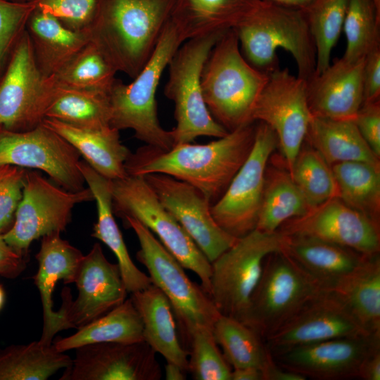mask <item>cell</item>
Returning <instances> with one entry per match:
<instances>
[{
	"mask_svg": "<svg viewBox=\"0 0 380 380\" xmlns=\"http://www.w3.org/2000/svg\"><path fill=\"white\" fill-rule=\"evenodd\" d=\"M42 124L67 140L101 175L110 180L127 175L125 163L131 151L121 143L118 129L82 128L50 118Z\"/></svg>",
	"mask_w": 380,
	"mask_h": 380,
	"instance_id": "27",
	"label": "cell"
},
{
	"mask_svg": "<svg viewBox=\"0 0 380 380\" xmlns=\"http://www.w3.org/2000/svg\"><path fill=\"white\" fill-rule=\"evenodd\" d=\"M78 166L96 203L97 221L94 225L91 236L104 243L115 255L128 293H132L148 287L152 284L151 279L132 262L114 218L111 180L101 175L84 160H80Z\"/></svg>",
	"mask_w": 380,
	"mask_h": 380,
	"instance_id": "24",
	"label": "cell"
},
{
	"mask_svg": "<svg viewBox=\"0 0 380 380\" xmlns=\"http://www.w3.org/2000/svg\"><path fill=\"white\" fill-rule=\"evenodd\" d=\"M353 121L374 153L380 157V100L364 102Z\"/></svg>",
	"mask_w": 380,
	"mask_h": 380,
	"instance_id": "46",
	"label": "cell"
},
{
	"mask_svg": "<svg viewBox=\"0 0 380 380\" xmlns=\"http://www.w3.org/2000/svg\"><path fill=\"white\" fill-rule=\"evenodd\" d=\"M45 118L87 129L110 127L109 94L69 87L48 77Z\"/></svg>",
	"mask_w": 380,
	"mask_h": 380,
	"instance_id": "31",
	"label": "cell"
},
{
	"mask_svg": "<svg viewBox=\"0 0 380 380\" xmlns=\"http://www.w3.org/2000/svg\"><path fill=\"white\" fill-rule=\"evenodd\" d=\"M4 292L2 287L0 286V310L3 307L4 303Z\"/></svg>",
	"mask_w": 380,
	"mask_h": 380,
	"instance_id": "54",
	"label": "cell"
},
{
	"mask_svg": "<svg viewBox=\"0 0 380 380\" xmlns=\"http://www.w3.org/2000/svg\"><path fill=\"white\" fill-rule=\"evenodd\" d=\"M48 82L25 31L0 77V129L25 132L41 125L48 104Z\"/></svg>",
	"mask_w": 380,
	"mask_h": 380,
	"instance_id": "15",
	"label": "cell"
},
{
	"mask_svg": "<svg viewBox=\"0 0 380 380\" xmlns=\"http://www.w3.org/2000/svg\"><path fill=\"white\" fill-rule=\"evenodd\" d=\"M80 156L67 140L42 123L25 132L0 129V166L39 169L65 190L85 188L78 166Z\"/></svg>",
	"mask_w": 380,
	"mask_h": 380,
	"instance_id": "14",
	"label": "cell"
},
{
	"mask_svg": "<svg viewBox=\"0 0 380 380\" xmlns=\"http://www.w3.org/2000/svg\"><path fill=\"white\" fill-rule=\"evenodd\" d=\"M264 380H305L306 377L276 363L272 356L262 369Z\"/></svg>",
	"mask_w": 380,
	"mask_h": 380,
	"instance_id": "50",
	"label": "cell"
},
{
	"mask_svg": "<svg viewBox=\"0 0 380 380\" xmlns=\"http://www.w3.org/2000/svg\"><path fill=\"white\" fill-rule=\"evenodd\" d=\"M281 251L324 290L334 288L358 268L367 257L336 243L302 236L286 235Z\"/></svg>",
	"mask_w": 380,
	"mask_h": 380,
	"instance_id": "25",
	"label": "cell"
},
{
	"mask_svg": "<svg viewBox=\"0 0 380 380\" xmlns=\"http://www.w3.org/2000/svg\"><path fill=\"white\" fill-rule=\"evenodd\" d=\"M312 116L306 80L292 75L286 68L270 72L253 107L252 120L274 130L289 172L303 144Z\"/></svg>",
	"mask_w": 380,
	"mask_h": 380,
	"instance_id": "13",
	"label": "cell"
},
{
	"mask_svg": "<svg viewBox=\"0 0 380 380\" xmlns=\"http://www.w3.org/2000/svg\"><path fill=\"white\" fill-rule=\"evenodd\" d=\"M257 122L245 124L224 137L204 144L183 143L164 151L148 145L129 154V175L162 173L198 189L215 203L248 158L254 144Z\"/></svg>",
	"mask_w": 380,
	"mask_h": 380,
	"instance_id": "1",
	"label": "cell"
},
{
	"mask_svg": "<svg viewBox=\"0 0 380 380\" xmlns=\"http://www.w3.org/2000/svg\"><path fill=\"white\" fill-rule=\"evenodd\" d=\"M27 171L14 165L0 166V234L13 223Z\"/></svg>",
	"mask_w": 380,
	"mask_h": 380,
	"instance_id": "45",
	"label": "cell"
},
{
	"mask_svg": "<svg viewBox=\"0 0 380 380\" xmlns=\"http://www.w3.org/2000/svg\"><path fill=\"white\" fill-rule=\"evenodd\" d=\"M362 82L363 103L380 100V46L365 57Z\"/></svg>",
	"mask_w": 380,
	"mask_h": 380,
	"instance_id": "47",
	"label": "cell"
},
{
	"mask_svg": "<svg viewBox=\"0 0 380 380\" xmlns=\"http://www.w3.org/2000/svg\"><path fill=\"white\" fill-rule=\"evenodd\" d=\"M324 289L283 251L268 255L240 322L264 340Z\"/></svg>",
	"mask_w": 380,
	"mask_h": 380,
	"instance_id": "9",
	"label": "cell"
},
{
	"mask_svg": "<svg viewBox=\"0 0 380 380\" xmlns=\"http://www.w3.org/2000/svg\"><path fill=\"white\" fill-rule=\"evenodd\" d=\"M122 220L139 240L137 260L172 307L182 345L188 353L192 334L199 328L213 329L220 314L202 286L189 278L182 265L148 228L133 217Z\"/></svg>",
	"mask_w": 380,
	"mask_h": 380,
	"instance_id": "6",
	"label": "cell"
},
{
	"mask_svg": "<svg viewBox=\"0 0 380 380\" xmlns=\"http://www.w3.org/2000/svg\"><path fill=\"white\" fill-rule=\"evenodd\" d=\"M358 378L364 380H380V347L370 353L362 362Z\"/></svg>",
	"mask_w": 380,
	"mask_h": 380,
	"instance_id": "49",
	"label": "cell"
},
{
	"mask_svg": "<svg viewBox=\"0 0 380 380\" xmlns=\"http://www.w3.org/2000/svg\"><path fill=\"white\" fill-rule=\"evenodd\" d=\"M284 6L305 10L314 0H265Z\"/></svg>",
	"mask_w": 380,
	"mask_h": 380,
	"instance_id": "53",
	"label": "cell"
},
{
	"mask_svg": "<svg viewBox=\"0 0 380 380\" xmlns=\"http://www.w3.org/2000/svg\"><path fill=\"white\" fill-rule=\"evenodd\" d=\"M13 2H26L27 0H7Z\"/></svg>",
	"mask_w": 380,
	"mask_h": 380,
	"instance_id": "55",
	"label": "cell"
},
{
	"mask_svg": "<svg viewBox=\"0 0 380 380\" xmlns=\"http://www.w3.org/2000/svg\"><path fill=\"white\" fill-rule=\"evenodd\" d=\"M289 236L316 238L372 256L380 251L379 223L334 197L277 230Z\"/></svg>",
	"mask_w": 380,
	"mask_h": 380,
	"instance_id": "16",
	"label": "cell"
},
{
	"mask_svg": "<svg viewBox=\"0 0 380 380\" xmlns=\"http://www.w3.org/2000/svg\"><path fill=\"white\" fill-rule=\"evenodd\" d=\"M35 6L28 1L0 0V77L15 46L26 31Z\"/></svg>",
	"mask_w": 380,
	"mask_h": 380,
	"instance_id": "43",
	"label": "cell"
},
{
	"mask_svg": "<svg viewBox=\"0 0 380 380\" xmlns=\"http://www.w3.org/2000/svg\"><path fill=\"white\" fill-rule=\"evenodd\" d=\"M380 0H349L343 22L347 45L345 60L363 58L380 46Z\"/></svg>",
	"mask_w": 380,
	"mask_h": 380,
	"instance_id": "40",
	"label": "cell"
},
{
	"mask_svg": "<svg viewBox=\"0 0 380 380\" xmlns=\"http://www.w3.org/2000/svg\"><path fill=\"white\" fill-rule=\"evenodd\" d=\"M305 140L331 166L348 161H362L380 166L379 158L365 141L353 120L312 115Z\"/></svg>",
	"mask_w": 380,
	"mask_h": 380,
	"instance_id": "30",
	"label": "cell"
},
{
	"mask_svg": "<svg viewBox=\"0 0 380 380\" xmlns=\"http://www.w3.org/2000/svg\"><path fill=\"white\" fill-rule=\"evenodd\" d=\"M78 296L72 299L70 289L62 291L66 324L77 329L96 319L121 304L127 298V291L118 263L110 262L101 245L95 243L84 255L75 282Z\"/></svg>",
	"mask_w": 380,
	"mask_h": 380,
	"instance_id": "18",
	"label": "cell"
},
{
	"mask_svg": "<svg viewBox=\"0 0 380 380\" xmlns=\"http://www.w3.org/2000/svg\"><path fill=\"white\" fill-rule=\"evenodd\" d=\"M365 58L349 61L341 58L307 83V99L312 115L353 120L363 103Z\"/></svg>",
	"mask_w": 380,
	"mask_h": 380,
	"instance_id": "22",
	"label": "cell"
},
{
	"mask_svg": "<svg viewBox=\"0 0 380 380\" xmlns=\"http://www.w3.org/2000/svg\"><path fill=\"white\" fill-rule=\"evenodd\" d=\"M184 42L170 18L152 56L133 82L127 84L115 80L109 92L111 127L132 129L138 140L164 151L175 146L171 131L160 124L156 91L165 69Z\"/></svg>",
	"mask_w": 380,
	"mask_h": 380,
	"instance_id": "4",
	"label": "cell"
},
{
	"mask_svg": "<svg viewBox=\"0 0 380 380\" xmlns=\"http://www.w3.org/2000/svg\"><path fill=\"white\" fill-rule=\"evenodd\" d=\"M163 206L175 217L212 262L238 239L214 220L211 203L196 187L162 173L144 176Z\"/></svg>",
	"mask_w": 380,
	"mask_h": 380,
	"instance_id": "17",
	"label": "cell"
},
{
	"mask_svg": "<svg viewBox=\"0 0 380 380\" xmlns=\"http://www.w3.org/2000/svg\"><path fill=\"white\" fill-rule=\"evenodd\" d=\"M362 335L370 334L362 329L334 293L324 290L267 336L264 342L272 354L298 346Z\"/></svg>",
	"mask_w": 380,
	"mask_h": 380,
	"instance_id": "19",
	"label": "cell"
},
{
	"mask_svg": "<svg viewBox=\"0 0 380 380\" xmlns=\"http://www.w3.org/2000/svg\"><path fill=\"white\" fill-rule=\"evenodd\" d=\"M349 0H314L304 10L316 49V68L319 74L330 65L331 51L343 29Z\"/></svg>",
	"mask_w": 380,
	"mask_h": 380,
	"instance_id": "39",
	"label": "cell"
},
{
	"mask_svg": "<svg viewBox=\"0 0 380 380\" xmlns=\"http://www.w3.org/2000/svg\"><path fill=\"white\" fill-rule=\"evenodd\" d=\"M53 232L42 236L40 249L35 255L39 263L38 271L34 276L42 305L43 329L41 343L50 346L54 335L68 329L61 308L53 310L52 293L58 280L64 284L74 283L84 255Z\"/></svg>",
	"mask_w": 380,
	"mask_h": 380,
	"instance_id": "23",
	"label": "cell"
},
{
	"mask_svg": "<svg viewBox=\"0 0 380 380\" xmlns=\"http://www.w3.org/2000/svg\"><path fill=\"white\" fill-rule=\"evenodd\" d=\"M116 73L96 45L89 41L51 77L69 87L109 94Z\"/></svg>",
	"mask_w": 380,
	"mask_h": 380,
	"instance_id": "38",
	"label": "cell"
},
{
	"mask_svg": "<svg viewBox=\"0 0 380 380\" xmlns=\"http://www.w3.org/2000/svg\"><path fill=\"white\" fill-rule=\"evenodd\" d=\"M35 8L58 19L65 27L82 31L88 26L98 0H27Z\"/></svg>",
	"mask_w": 380,
	"mask_h": 380,
	"instance_id": "44",
	"label": "cell"
},
{
	"mask_svg": "<svg viewBox=\"0 0 380 380\" xmlns=\"http://www.w3.org/2000/svg\"><path fill=\"white\" fill-rule=\"evenodd\" d=\"M213 334L233 368L253 367L263 369L272 358L260 336L233 317L220 315L213 325Z\"/></svg>",
	"mask_w": 380,
	"mask_h": 380,
	"instance_id": "37",
	"label": "cell"
},
{
	"mask_svg": "<svg viewBox=\"0 0 380 380\" xmlns=\"http://www.w3.org/2000/svg\"><path fill=\"white\" fill-rule=\"evenodd\" d=\"M114 215L131 217L148 228L185 269L194 272L209 295L211 262L163 206L144 176L111 180Z\"/></svg>",
	"mask_w": 380,
	"mask_h": 380,
	"instance_id": "8",
	"label": "cell"
},
{
	"mask_svg": "<svg viewBox=\"0 0 380 380\" xmlns=\"http://www.w3.org/2000/svg\"><path fill=\"white\" fill-rule=\"evenodd\" d=\"M230 380H264L262 369L253 367L234 368Z\"/></svg>",
	"mask_w": 380,
	"mask_h": 380,
	"instance_id": "51",
	"label": "cell"
},
{
	"mask_svg": "<svg viewBox=\"0 0 380 380\" xmlns=\"http://www.w3.org/2000/svg\"><path fill=\"white\" fill-rule=\"evenodd\" d=\"M239 48L235 30H227L212 48L201 76L205 103L229 132L253 122V107L268 79V74L248 63Z\"/></svg>",
	"mask_w": 380,
	"mask_h": 380,
	"instance_id": "3",
	"label": "cell"
},
{
	"mask_svg": "<svg viewBox=\"0 0 380 380\" xmlns=\"http://www.w3.org/2000/svg\"><path fill=\"white\" fill-rule=\"evenodd\" d=\"M94 201L91 190H65L34 171H27L22 198L12 226L2 236L16 253L26 257L33 241L65 230L78 203Z\"/></svg>",
	"mask_w": 380,
	"mask_h": 380,
	"instance_id": "11",
	"label": "cell"
},
{
	"mask_svg": "<svg viewBox=\"0 0 380 380\" xmlns=\"http://www.w3.org/2000/svg\"><path fill=\"white\" fill-rule=\"evenodd\" d=\"M175 0H98L85 29L116 70L134 78L152 56Z\"/></svg>",
	"mask_w": 380,
	"mask_h": 380,
	"instance_id": "2",
	"label": "cell"
},
{
	"mask_svg": "<svg viewBox=\"0 0 380 380\" xmlns=\"http://www.w3.org/2000/svg\"><path fill=\"white\" fill-rule=\"evenodd\" d=\"M277 146L274 130L265 123L257 122L255 141L248 158L223 195L211 205L214 220L236 239L255 229L267 161Z\"/></svg>",
	"mask_w": 380,
	"mask_h": 380,
	"instance_id": "12",
	"label": "cell"
},
{
	"mask_svg": "<svg viewBox=\"0 0 380 380\" xmlns=\"http://www.w3.org/2000/svg\"><path fill=\"white\" fill-rule=\"evenodd\" d=\"M286 236L254 229L211 262L209 296L220 315L241 321L266 257L282 251Z\"/></svg>",
	"mask_w": 380,
	"mask_h": 380,
	"instance_id": "10",
	"label": "cell"
},
{
	"mask_svg": "<svg viewBox=\"0 0 380 380\" xmlns=\"http://www.w3.org/2000/svg\"><path fill=\"white\" fill-rule=\"evenodd\" d=\"M261 0H175L171 19L184 39L235 28Z\"/></svg>",
	"mask_w": 380,
	"mask_h": 380,
	"instance_id": "29",
	"label": "cell"
},
{
	"mask_svg": "<svg viewBox=\"0 0 380 380\" xmlns=\"http://www.w3.org/2000/svg\"><path fill=\"white\" fill-rule=\"evenodd\" d=\"M142 341H144L142 322L129 298L108 312L78 329L75 334L58 338L52 344L57 351L64 353L91 343Z\"/></svg>",
	"mask_w": 380,
	"mask_h": 380,
	"instance_id": "33",
	"label": "cell"
},
{
	"mask_svg": "<svg viewBox=\"0 0 380 380\" xmlns=\"http://www.w3.org/2000/svg\"><path fill=\"white\" fill-rule=\"evenodd\" d=\"M25 267V257L13 250L0 234V275L6 278H15Z\"/></svg>",
	"mask_w": 380,
	"mask_h": 380,
	"instance_id": "48",
	"label": "cell"
},
{
	"mask_svg": "<svg viewBox=\"0 0 380 380\" xmlns=\"http://www.w3.org/2000/svg\"><path fill=\"white\" fill-rule=\"evenodd\" d=\"M60 380H159L156 351L144 341L103 342L77 348Z\"/></svg>",
	"mask_w": 380,
	"mask_h": 380,
	"instance_id": "20",
	"label": "cell"
},
{
	"mask_svg": "<svg viewBox=\"0 0 380 380\" xmlns=\"http://www.w3.org/2000/svg\"><path fill=\"white\" fill-rule=\"evenodd\" d=\"M289 172L312 208L338 197L331 166L312 146H302Z\"/></svg>",
	"mask_w": 380,
	"mask_h": 380,
	"instance_id": "41",
	"label": "cell"
},
{
	"mask_svg": "<svg viewBox=\"0 0 380 380\" xmlns=\"http://www.w3.org/2000/svg\"><path fill=\"white\" fill-rule=\"evenodd\" d=\"M234 29L243 57L257 70L268 74L277 68L276 51L282 48L296 61L298 77L314 75L316 49L303 10L261 0Z\"/></svg>",
	"mask_w": 380,
	"mask_h": 380,
	"instance_id": "5",
	"label": "cell"
},
{
	"mask_svg": "<svg viewBox=\"0 0 380 380\" xmlns=\"http://www.w3.org/2000/svg\"><path fill=\"white\" fill-rule=\"evenodd\" d=\"M143 324L144 340L155 351L189 372L188 353L182 345L172 307L153 284L131 293Z\"/></svg>",
	"mask_w": 380,
	"mask_h": 380,
	"instance_id": "26",
	"label": "cell"
},
{
	"mask_svg": "<svg viewBox=\"0 0 380 380\" xmlns=\"http://www.w3.org/2000/svg\"><path fill=\"white\" fill-rule=\"evenodd\" d=\"M380 347V336L362 335L302 345L271 354L279 366L317 379L358 378L363 360Z\"/></svg>",
	"mask_w": 380,
	"mask_h": 380,
	"instance_id": "21",
	"label": "cell"
},
{
	"mask_svg": "<svg viewBox=\"0 0 380 380\" xmlns=\"http://www.w3.org/2000/svg\"><path fill=\"white\" fill-rule=\"evenodd\" d=\"M225 32L186 40L169 62V78L164 94L175 104L176 126L170 130L175 145L190 143L203 136L217 139L229 132L210 113L201 84L203 65L212 48Z\"/></svg>",
	"mask_w": 380,
	"mask_h": 380,
	"instance_id": "7",
	"label": "cell"
},
{
	"mask_svg": "<svg viewBox=\"0 0 380 380\" xmlns=\"http://www.w3.org/2000/svg\"><path fill=\"white\" fill-rule=\"evenodd\" d=\"M186 372L177 365L167 362L165 366V376L167 380H184L186 379Z\"/></svg>",
	"mask_w": 380,
	"mask_h": 380,
	"instance_id": "52",
	"label": "cell"
},
{
	"mask_svg": "<svg viewBox=\"0 0 380 380\" xmlns=\"http://www.w3.org/2000/svg\"><path fill=\"white\" fill-rule=\"evenodd\" d=\"M26 31L37 67L45 77L55 75L89 42L86 30H72L37 8L30 17Z\"/></svg>",
	"mask_w": 380,
	"mask_h": 380,
	"instance_id": "28",
	"label": "cell"
},
{
	"mask_svg": "<svg viewBox=\"0 0 380 380\" xmlns=\"http://www.w3.org/2000/svg\"><path fill=\"white\" fill-rule=\"evenodd\" d=\"M311 208L287 169L266 168L255 229L275 232L285 222L304 215Z\"/></svg>",
	"mask_w": 380,
	"mask_h": 380,
	"instance_id": "34",
	"label": "cell"
},
{
	"mask_svg": "<svg viewBox=\"0 0 380 380\" xmlns=\"http://www.w3.org/2000/svg\"><path fill=\"white\" fill-rule=\"evenodd\" d=\"M70 356L39 341L0 350V380H46L68 367Z\"/></svg>",
	"mask_w": 380,
	"mask_h": 380,
	"instance_id": "35",
	"label": "cell"
},
{
	"mask_svg": "<svg viewBox=\"0 0 380 380\" xmlns=\"http://www.w3.org/2000/svg\"><path fill=\"white\" fill-rule=\"evenodd\" d=\"M362 329L380 336V256H367L360 266L330 290Z\"/></svg>",
	"mask_w": 380,
	"mask_h": 380,
	"instance_id": "32",
	"label": "cell"
},
{
	"mask_svg": "<svg viewBox=\"0 0 380 380\" xmlns=\"http://www.w3.org/2000/svg\"><path fill=\"white\" fill-rule=\"evenodd\" d=\"M189 372L195 380H230L232 369L221 353L213 329L199 328L191 336L188 347Z\"/></svg>",
	"mask_w": 380,
	"mask_h": 380,
	"instance_id": "42",
	"label": "cell"
},
{
	"mask_svg": "<svg viewBox=\"0 0 380 380\" xmlns=\"http://www.w3.org/2000/svg\"><path fill=\"white\" fill-rule=\"evenodd\" d=\"M338 198L349 207L379 223L380 166L362 161L331 165Z\"/></svg>",
	"mask_w": 380,
	"mask_h": 380,
	"instance_id": "36",
	"label": "cell"
}]
</instances>
